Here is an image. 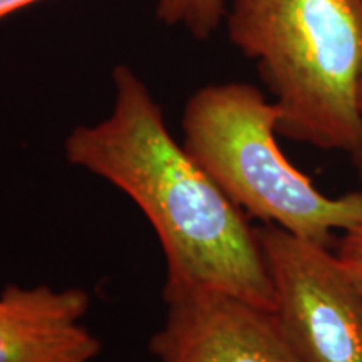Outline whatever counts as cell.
<instances>
[{"label": "cell", "mask_w": 362, "mask_h": 362, "mask_svg": "<svg viewBox=\"0 0 362 362\" xmlns=\"http://www.w3.org/2000/svg\"><path fill=\"white\" fill-rule=\"evenodd\" d=\"M279 119L255 86L208 84L187 101L181 144L243 214L330 248L334 232L362 225V192H320L280 149Z\"/></svg>", "instance_id": "3957f363"}, {"label": "cell", "mask_w": 362, "mask_h": 362, "mask_svg": "<svg viewBox=\"0 0 362 362\" xmlns=\"http://www.w3.org/2000/svg\"><path fill=\"white\" fill-rule=\"evenodd\" d=\"M226 13L225 0H158L156 16L166 25L185 27L205 40L218 29Z\"/></svg>", "instance_id": "52a82bcc"}, {"label": "cell", "mask_w": 362, "mask_h": 362, "mask_svg": "<svg viewBox=\"0 0 362 362\" xmlns=\"http://www.w3.org/2000/svg\"><path fill=\"white\" fill-rule=\"evenodd\" d=\"M110 116L64 141L69 165L133 200L166 260L163 300L215 291L275 309L274 285L255 228L166 128L161 106L128 66L112 69Z\"/></svg>", "instance_id": "6da1fadb"}, {"label": "cell", "mask_w": 362, "mask_h": 362, "mask_svg": "<svg viewBox=\"0 0 362 362\" xmlns=\"http://www.w3.org/2000/svg\"><path fill=\"white\" fill-rule=\"evenodd\" d=\"M35 2H40V0H0V19Z\"/></svg>", "instance_id": "9c48e42d"}, {"label": "cell", "mask_w": 362, "mask_h": 362, "mask_svg": "<svg viewBox=\"0 0 362 362\" xmlns=\"http://www.w3.org/2000/svg\"><path fill=\"white\" fill-rule=\"evenodd\" d=\"M339 264L362 293V225L344 232L334 252Z\"/></svg>", "instance_id": "ba28073f"}, {"label": "cell", "mask_w": 362, "mask_h": 362, "mask_svg": "<svg viewBox=\"0 0 362 362\" xmlns=\"http://www.w3.org/2000/svg\"><path fill=\"white\" fill-rule=\"evenodd\" d=\"M354 163H356V166H357V171H359V176H361V180H362V149L361 151H357L354 156Z\"/></svg>", "instance_id": "30bf717a"}, {"label": "cell", "mask_w": 362, "mask_h": 362, "mask_svg": "<svg viewBox=\"0 0 362 362\" xmlns=\"http://www.w3.org/2000/svg\"><path fill=\"white\" fill-rule=\"evenodd\" d=\"M275 315L302 362H362V293L330 248L275 225L255 228Z\"/></svg>", "instance_id": "277c9868"}, {"label": "cell", "mask_w": 362, "mask_h": 362, "mask_svg": "<svg viewBox=\"0 0 362 362\" xmlns=\"http://www.w3.org/2000/svg\"><path fill=\"white\" fill-rule=\"evenodd\" d=\"M149 341L158 362H302L274 310L215 291L166 300Z\"/></svg>", "instance_id": "5b68a950"}, {"label": "cell", "mask_w": 362, "mask_h": 362, "mask_svg": "<svg viewBox=\"0 0 362 362\" xmlns=\"http://www.w3.org/2000/svg\"><path fill=\"white\" fill-rule=\"evenodd\" d=\"M357 106H359V112L362 117V76H361V83H359V94H357Z\"/></svg>", "instance_id": "8fae6325"}, {"label": "cell", "mask_w": 362, "mask_h": 362, "mask_svg": "<svg viewBox=\"0 0 362 362\" xmlns=\"http://www.w3.org/2000/svg\"><path fill=\"white\" fill-rule=\"evenodd\" d=\"M228 37L255 61L277 131L315 148L362 149V0H232Z\"/></svg>", "instance_id": "7a4b0ae2"}, {"label": "cell", "mask_w": 362, "mask_h": 362, "mask_svg": "<svg viewBox=\"0 0 362 362\" xmlns=\"http://www.w3.org/2000/svg\"><path fill=\"white\" fill-rule=\"evenodd\" d=\"M83 288L7 285L0 293V362H94L101 341L83 324Z\"/></svg>", "instance_id": "8992f818"}]
</instances>
